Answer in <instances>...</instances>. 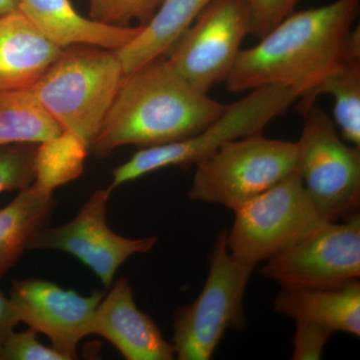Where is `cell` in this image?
Instances as JSON below:
<instances>
[{"instance_id":"obj_1","label":"cell","mask_w":360,"mask_h":360,"mask_svg":"<svg viewBox=\"0 0 360 360\" xmlns=\"http://www.w3.org/2000/svg\"><path fill=\"white\" fill-rule=\"evenodd\" d=\"M359 6L360 0H335L290 14L259 44L239 52L225 80L227 89L243 92L283 86L295 90L300 98L342 59Z\"/></svg>"},{"instance_id":"obj_2","label":"cell","mask_w":360,"mask_h":360,"mask_svg":"<svg viewBox=\"0 0 360 360\" xmlns=\"http://www.w3.org/2000/svg\"><path fill=\"white\" fill-rule=\"evenodd\" d=\"M225 106L191 87L167 59H155L124 75L89 153L106 158L127 144L146 148L182 141L214 122Z\"/></svg>"},{"instance_id":"obj_3","label":"cell","mask_w":360,"mask_h":360,"mask_svg":"<svg viewBox=\"0 0 360 360\" xmlns=\"http://www.w3.org/2000/svg\"><path fill=\"white\" fill-rule=\"evenodd\" d=\"M123 77L115 51L78 47L63 51L30 89L63 130L77 134L90 148Z\"/></svg>"},{"instance_id":"obj_4","label":"cell","mask_w":360,"mask_h":360,"mask_svg":"<svg viewBox=\"0 0 360 360\" xmlns=\"http://www.w3.org/2000/svg\"><path fill=\"white\" fill-rule=\"evenodd\" d=\"M195 165L188 198L234 212L297 170V146L253 134L226 142Z\"/></svg>"},{"instance_id":"obj_5","label":"cell","mask_w":360,"mask_h":360,"mask_svg":"<svg viewBox=\"0 0 360 360\" xmlns=\"http://www.w3.org/2000/svg\"><path fill=\"white\" fill-rule=\"evenodd\" d=\"M300 98L295 90L283 86L253 89L240 101L225 106L224 112L193 136L182 141L141 148L129 161L113 170L108 188L134 181L169 167H189L212 155L226 142L262 134L276 116Z\"/></svg>"},{"instance_id":"obj_6","label":"cell","mask_w":360,"mask_h":360,"mask_svg":"<svg viewBox=\"0 0 360 360\" xmlns=\"http://www.w3.org/2000/svg\"><path fill=\"white\" fill-rule=\"evenodd\" d=\"M253 269L231 255L226 231L220 232L202 290L175 314L172 345L177 359H212L227 329L245 326L243 302Z\"/></svg>"},{"instance_id":"obj_7","label":"cell","mask_w":360,"mask_h":360,"mask_svg":"<svg viewBox=\"0 0 360 360\" xmlns=\"http://www.w3.org/2000/svg\"><path fill=\"white\" fill-rule=\"evenodd\" d=\"M297 172L305 191L324 221L359 213L360 146L340 139L335 123L316 104L302 113Z\"/></svg>"},{"instance_id":"obj_8","label":"cell","mask_w":360,"mask_h":360,"mask_svg":"<svg viewBox=\"0 0 360 360\" xmlns=\"http://www.w3.org/2000/svg\"><path fill=\"white\" fill-rule=\"evenodd\" d=\"M226 245L236 259L255 265L307 236L324 221L297 170L234 210Z\"/></svg>"},{"instance_id":"obj_9","label":"cell","mask_w":360,"mask_h":360,"mask_svg":"<svg viewBox=\"0 0 360 360\" xmlns=\"http://www.w3.org/2000/svg\"><path fill=\"white\" fill-rule=\"evenodd\" d=\"M182 33L167 59L172 70L198 91L207 94L225 82L252 33L246 0H213Z\"/></svg>"},{"instance_id":"obj_10","label":"cell","mask_w":360,"mask_h":360,"mask_svg":"<svg viewBox=\"0 0 360 360\" xmlns=\"http://www.w3.org/2000/svg\"><path fill=\"white\" fill-rule=\"evenodd\" d=\"M262 276L283 288H326L359 281V213L341 224L323 221L266 260Z\"/></svg>"},{"instance_id":"obj_11","label":"cell","mask_w":360,"mask_h":360,"mask_svg":"<svg viewBox=\"0 0 360 360\" xmlns=\"http://www.w3.org/2000/svg\"><path fill=\"white\" fill-rule=\"evenodd\" d=\"M112 191L99 189L80 208L77 217L58 227L45 226L28 243L27 250H54L70 253L96 274L110 290L118 269L127 258L143 255L155 248L158 236L123 238L106 221Z\"/></svg>"},{"instance_id":"obj_12","label":"cell","mask_w":360,"mask_h":360,"mask_svg":"<svg viewBox=\"0 0 360 360\" xmlns=\"http://www.w3.org/2000/svg\"><path fill=\"white\" fill-rule=\"evenodd\" d=\"M103 298L101 291L84 296L42 278L14 281L9 290L18 321L46 335L52 347L70 360L77 359L79 341L92 335L97 307Z\"/></svg>"},{"instance_id":"obj_13","label":"cell","mask_w":360,"mask_h":360,"mask_svg":"<svg viewBox=\"0 0 360 360\" xmlns=\"http://www.w3.org/2000/svg\"><path fill=\"white\" fill-rule=\"evenodd\" d=\"M97 307L92 335L110 341L127 360H172L175 352L148 314L134 302L129 281L120 277Z\"/></svg>"},{"instance_id":"obj_14","label":"cell","mask_w":360,"mask_h":360,"mask_svg":"<svg viewBox=\"0 0 360 360\" xmlns=\"http://www.w3.org/2000/svg\"><path fill=\"white\" fill-rule=\"evenodd\" d=\"M63 51L18 9L0 16V91L30 89Z\"/></svg>"},{"instance_id":"obj_15","label":"cell","mask_w":360,"mask_h":360,"mask_svg":"<svg viewBox=\"0 0 360 360\" xmlns=\"http://www.w3.org/2000/svg\"><path fill=\"white\" fill-rule=\"evenodd\" d=\"M18 11L54 44L96 45L116 51L141 32L143 26L104 25L77 13L70 0H20Z\"/></svg>"},{"instance_id":"obj_16","label":"cell","mask_w":360,"mask_h":360,"mask_svg":"<svg viewBox=\"0 0 360 360\" xmlns=\"http://www.w3.org/2000/svg\"><path fill=\"white\" fill-rule=\"evenodd\" d=\"M274 309L295 321H307L335 333L360 335V283L326 288H283Z\"/></svg>"},{"instance_id":"obj_17","label":"cell","mask_w":360,"mask_h":360,"mask_svg":"<svg viewBox=\"0 0 360 360\" xmlns=\"http://www.w3.org/2000/svg\"><path fill=\"white\" fill-rule=\"evenodd\" d=\"M213 0H163L141 32L115 54L124 75L161 58Z\"/></svg>"},{"instance_id":"obj_18","label":"cell","mask_w":360,"mask_h":360,"mask_svg":"<svg viewBox=\"0 0 360 360\" xmlns=\"http://www.w3.org/2000/svg\"><path fill=\"white\" fill-rule=\"evenodd\" d=\"M322 94L335 99V120L345 141L360 146V28H354L347 51L338 65L314 89L300 97L303 112Z\"/></svg>"},{"instance_id":"obj_19","label":"cell","mask_w":360,"mask_h":360,"mask_svg":"<svg viewBox=\"0 0 360 360\" xmlns=\"http://www.w3.org/2000/svg\"><path fill=\"white\" fill-rule=\"evenodd\" d=\"M56 207L53 191L32 184L0 208V279L28 250L30 239L47 226Z\"/></svg>"},{"instance_id":"obj_20","label":"cell","mask_w":360,"mask_h":360,"mask_svg":"<svg viewBox=\"0 0 360 360\" xmlns=\"http://www.w3.org/2000/svg\"><path fill=\"white\" fill-rule=\"evenodd\" d=\"M63 131L32 89L0 91V146L39 144Z\"/></svg>"},{"instance_id":"obj_21","label":"cell","mask_w":360,"mask_h":360,"mask_svg":"<svg viewBox=\"0 0 360 360\" xmlns=\"http://www.w3.org/2000/svg\"><path fill=\"white\" fill-rule=\"evenodd\" d=\"M89 146L77 134L63 130L40 142L34 156V184L53 191L82 174Z\"/></svg>"},{"instance_id":"obj_22","label":"cell","mask_w":360,"mask_h":360,"mask_svg":"<svg viewBox=\"0 0 360 360\" xmlns=\"http://www.w3.org/2000/svg\"><path fill=\"white\" fill-rule=\"evenodd\" d=\"M37 143L0 146V193L22 191L34 182Z\"/></svg>"},{"instance_id":"obj_23","label":"cell","mask_w":360,"mask_h":360,"mask_svg":"<svg viewBox=\"0 0 360 360\" xmlns=\"http://www.w3.org/2000/svg\"><path fill=\"white\" fill-rule=\"evenodd\" d=\"M163 0H89L90 20L115 26L139 20L148 25Z\"/></svg>"},{"instance_id":"obj_24","label":"cell","mask_w":360,"mask_h":360,"mask_svg":"<svg viewBox=\"0 0 360 360\" xmlns=\"http://www.w3.org/2000/svg\"><path fill=\"white\" fill-rule=\"evenodd\" d=\"M37 331L28 328L15 333L6 341L0 360H70L53 347H45L37 340Z\"/></svg>"},{"instance_id":"obj_25","label":"cell","mask_w":360,"mask_h":360,"mask_svg":"<svg viewBox=\"0 0 360 360\" xmlns=\"http://www.w3.org/2000/svg\"><path fill=\"white\" fill-rule=\"evenodd\" d=\"M251 16L252 33L262 39L295 11L300 0H246Z\"/></svg>"},{"instance_id":"obj_26","label":"cell","mask_w":360,"mask_h":360,"mask_svg":"<svg viewBox=\"0 0 360 360\" xmlns=\"http://www.w3.org/2000/svg\"><path fill=\"white\" fill-rule=\"evenodd\" d=\"M333 333L326 328L307 321H296L292 338L293 360H319Z\"/></svg>"},{"instance_id":"obj_27","label":"cell","mask_w":360,"mask_h":360,"mask_svg":"<svg viewBox=\"0 0 360 360\" xmlns=\"http://www.w3.org/2000/svg\"><path fill=\"white\" fill-rule=\"evenodd\" d=\"M18 323L11 300L0 291V354Z\"/></svg>"},{"instance_id":"obj_28","label":"cell","mask_w":360,"mask_h":360,"mask_svg":"<svg viewBox=\"0 0 360 360\" xmlns=\"http://www.w3.org/2000/svg\"><path fill=\"white\" fill-rule=\"evenodd\" d=\"M20 0H0V16L18 11Z\"/></svg>"}]
</instances>
